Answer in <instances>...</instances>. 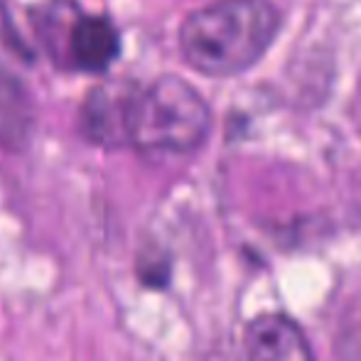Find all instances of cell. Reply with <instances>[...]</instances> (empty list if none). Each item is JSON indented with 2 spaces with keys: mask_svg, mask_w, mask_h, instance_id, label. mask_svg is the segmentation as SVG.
<instances>
[{
  "mask_svg": "<svg viewBox=\"0 0 361 361\" xmlns=\"http://www.w3.org/2000/svg\"><path fill=\"white\" fill-rule=\"evenodd\" d=\"M334 359L337 361H361V312L354 314L339 332L334 342Z\"/></svg>",
  "mask_w": 361,
  "mask_h": 361,
  "instance_id": "obj_6",
  "label": "cell"
},
{
  "mask_svg": "<svg viewBox=\"0 0 361 361\" xmlns=\"http://www.w3.org/2000/svg\"><path fill=\"white\" fill-rule=\"evenodd\" d=\"M276 32L278 13L266 0H216L187 15L180 49L200 74L233 76L266 54Z\"/></svg>",
  "mask_w": 361,
  "mask_h": 361,
  "instance_id": "obj_1",
  "label": "cell"
},
{
  "mask_svg": "<svg viewBox=\"0 0 361 361\" xmlns=\"http://www.w3.org/2000/svg\"><path fill=\"white\" fill-rule=\"evenodd\" d=\"M248 361H312L305 334L283 314L253 319L246 334Z\"/></svg>",
  "mask_w": 361,
  "mask_h": 361,
  "instance_id": "obj_4",
  "label": "cell"
},
{
  "mask_svg": "<svg viewBox=\"0 0 361 361\" xmlns=\"http://www.w3.org/2000/svg\"><path fill=\"white\" fill-rule=\"evenodd\" d=\"M138 89L109 84L91 91L81 109V133L96 145H130V114Z\"/></svg>",
  "mask_w": 361,
  "mask_h": 361,
  "instance_id": "obj_3",
  "label": "cell"
},
{
  "mask_svg": "<svg viewBox=\"0 0 361 361\" xmlns=\"http://www.w3.org/2000/svg\"><path fill=\"white\" fill-rule=\"evenodd\" d=\"M118 32L106 18H74L69 30L72 64L84 72H104L118 54Z\"/></svg>",
  "mask_w": 361,
  "mask_h": 361,
  "instance_id": "obj_5",
  "label": "cell"
},
{
  "mask_svg": "<svg viewBox=\"0 0 361 361\" xmlns=\"http://www.w3.org/2000/svg\"><path fill=\"white\" fill-rule=\"evenodd\" d=\"M212 126L207 101L177 76H162L135 94L130 145L145 152L185 155L204 143Z\"/></svg>",
  "mask_w": 361,
  "mask_h": 361,
  "instance_id": "obj_2",
  "label": "cell"
}]
</instances>
